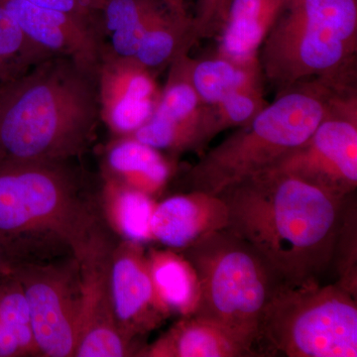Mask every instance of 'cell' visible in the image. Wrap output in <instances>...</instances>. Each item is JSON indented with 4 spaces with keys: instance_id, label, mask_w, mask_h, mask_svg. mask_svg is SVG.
I'll return each mask as SVG.
<instances>
[{
    "instance_id": "1",
    "label": "cell",
    "mask_w": 357,
    "mask_h": 357,
    "mask_svg": "<svg viewBox=\"0 0 357 357\" xmlns=\"http://www.w3.org/2000/svg\"><path fill=\"white\" fill-rule=\"evenodd\" d=\"M232 234L287 282L319 279L332 265L344 199L270 169L218 195Z\"/></svg>"
},
{
    "instance_id": "2",
    "label": "cell",
    "mask_w": 357,
    "mask_h": 357,
    "mask_svg": "<svg viewBox=\"0 0 357 357\" xmlns=\"http://www.w3.org/2000/svg\"><path fill=\"white\" fill-rule=\"evenodd\" d=\"M98 69L55 56L0 83V163L82 156L102 121Z\"/></svg>"
},
{
    "instance_id": "3",
    "label": "cell",
    "mask_w": 357,
    "mask_h": 357,
    "mask_svg": "<svg viewBox=\"0 0 357 357\" xmlns=\"http://www.w3.org/2000/svg\"><path fill=\"white\" fill-rule=\"evenodd\" d=\"M66 162L0 163V241L18 261L39 243H59L77 256L105 225L81 169Z\"/></svg>"
},
{
    "instance_id": "4",
    "label": "cell",
    "mask_w": 357,
    "mask_h": 357,
    "mask_svg": "<svg viewBox=\"0 0 357 357\" xmlns=\"http://www.w3.org/2000/svg\"><path fill=\"white\" fill-rule=\"evenodd\" d=\"M356 91L314 79L277 95L255 119L238 126L190 169L189 191L222 194L230 185L274 168L306 142L338 96Z\"/></svg>"
},
{
    "instance_id": "5",
    "label": "cell",
    "mask_w": 357,
    "mask_h": 357,
    "mask_svg": "<svg viewBox=\"0 0 357 357\" xmlns=\"http://www.w3.org/2000/svg\"><path fill=\"white\" fill-rule=\"evenodd\" d=\"M357 0H286L258 50L277 95L303 82L356 86Z\"/></svg>"
},
{
    "instance_id": "6",
    "label": "cell",
    "mask_w": 357,
    "mask_h": 357,
    "mask_svg": "<svg viewBox=\"0 0 357 357\" xmlns=\"http://www.w3.org/2000/svg\"><path fill=\"white\" fill-rule=\"evenodd\" d=\"M196 270L192 316L234 333L257 351L265 310L284 279L253 246L223 229L180 251Z\"/></svg>"
},
{
    "instance_id": "7",
    "label": "cell",
    "mask_w": 357,
    "mask_h": 357,
    "mask_svg": "<svg viewBox=\"0 0 357 357\" xmlns=\"http://www.w3.org/2000/svg\"><path fill=\"white\" fill-rule=\"evenodd\" d=\"M260 356L356 357L357 300L338 283L284 281L265 310Z\"/></svg>"
},
{
    "instance_id": "8",
    "label": "cell",
    "mask_w": 357,
    "mask_h": 357,
    "mask_svg": "<svg viewBox=\"0 0 357 357\" xmlns=\"http://www.w3.org/2000/svg\"><path fill=\"white\" fill-rule=\"evenodd\" d=\"M11 272L24 291L40 356L75 357L81 332V287L75 256L63 262L17 263Z\"/></svg>"
},
{
    "instance_id": "9",
    "label": "cell",
    "mask_w": 357,
    "mask_h": 357,
    "mask_svg": "<svg viewBox=\"0 0 357 357\" xmlns=\"http://www.w3.org/2000/svg\"><path fill=\"white\" fill-rule=\"evenodd\" d=\"M274 170L344 199L357 188V91L338 96L306 142Z\"/></svg>"
},
{
    "instance_id": "10",
    "label": "cell",
    "mask_w": 357,
    "mask_h": 357,
    "mask_svg": "<svg viewBox=\"0 0 357 357\" xmlns=\"http://www.w3.org/2000/svg\"><path fill=\"white\" fill-rule=\"evenodd\" d=\"M114 248L105 225L75 256L81 287V332L75 357L140 356L144 347L126 337L115 319L110 288Z\"/></svg>"
},
{
    "instance_id": "11",
    "label": "cell",
    "mask_w": 357,
    "mask_h": 357,
    "mask_svg": "<svg viewBox=\"0 0 357 357\" xmlns=\"http://www.w3.org/2000/svg\"><path fill=\"white\" fill-rule=\"evenodd\" d=\"M189 53L169 66L165 86L151 117L131 137L171 153L202 152L218 135L215 112L199 98L190 77Z\"/></svg>"
},
{
    "instance_id": "12",
    "label": "cell",
    "mask_w": 357,
    "mask_h": 357,
    "mask_svg": "<svg viewBox=\"0 0 357 357\" xmlns=\"http://www.w3.org/2000/svg\"><path fill=\"white\" fill-rule=\"evenodd\" d=\"M110 288L117 326L130 340L139 342L172 314L155 288L142 243L123 241L115 244Z\"/></svg>"
},
{
    "instance_id": "13",
    "label": "cell",
    "mask_w": 357,
    "mask_h": 357,
    "mask_svg": "<svg viewBox=\"0 0 357 357\" xmlns=\"http://www.w3.org/2000/svg\"><path fill=\"white\" fill-rule=\"evenodd\" d=\"M23 33L51 57H67L98 69L105 50L98 23L25 0H0Z\"/></svg>"
},
{
    "instance_id": "14",
    "label": "cell",
    "mask_w": 357,
    "mask_h": 357,
    "mask_svg": "<svg viewBox=\"0 0 357 357\" xmlns=\"http://www.w3.org/2000/svg\"><path fill=\"white\" fill-rule=\"evenodd\" d=\"M100 117L119 137L129 136L151 117L160 98L153 72L132 58L105 51L98 69Z\"/></svg>"
},
{
    "instance_id": "15",
    "label": "cell",
    "mask_w": 357,
    "mask_h": 357,
    "mask_svg": "<svg viewBox=\"0 0 357 357\" xmlns=\"http://www.w3.org/2000/svg\"><path fill=\"white\" fill-rule=\"evenodd\" d=\"M229 227V208L220 196L189 191L157 204L151 220L154 241L174 250L190 248Z\"/></svg>"
},
{
    "instance_id": "16",
    "label": "cell",
    "mask_w": 357,
    "mask_h": 357,
    "mask_svg": "<svg viewBox=\"0 0 357 357\" xmlns=\"http://www.w3.org/2000/svg\"><path fill=\"white\" fill-rule=\"evenodd\" d=\"M145 357H252L257 351L223 326L196 316L181 317L153 344Z\"/></svg>"
},
{
    "instance_id": "17",
    "label": "cell",
    "mask_w": 357,
    "mask_h": 357,
    "mask_svg": "<svg viewBox=\"0 0 357 357\" xmlns=\"http://www.w3.org/2000/svg\"><path fill=\"white\" fill-rule=\"evenodd\" d=\"M173 166L160 150L131 136L114 141L105 154V177L153 197L164 189Z\"/></svg>"
},
{
    "instance_id": "18",
    "label": "cell",
    "mask_w": 357,
    "mask_h": 357,
    "mask_svg": "<svg viewBox=\"0 0 357 357\" xmlns=\"http://www.w3.org/2000/svg\"><path fill=\"white\" fill-rule=\"evenodd\" d=\"M286 0H231L218 54L236 61L255 60Z\"/></svg>"
},
{
    "instance_id": "19",
    "label": "cell",
    "mask_w": 357,
    "mask_h": 357,
    "mask_svg": "<svg viewBox=\"0 0 357 357\" xmlns=\"http://www.w3.org/2000/svg\"><path fill=\"white\" fill-rule=\"evenodd\" d=\"M190 77L201 100L211 107L239 91L264 88L258 58L236 61L218 53L199 60L191 58Z\"/></svg>"
},
{
    "instance_id": "20",
    "label": "cell",
    "mask_w": 357,
    "mask_h": 357,
    "mask_svg": "<svg viewBox=\"0 0 357 357\" xmlns=\"http://www.w3.org/2000/svg\"><path fill=\"white\" fill-rule=\"evenodd\" d=\"M165 9L162 0H105L100 14L105 51L133 59L148 27Z\"/></svg>"
},
{
    "instance_id": "21",
    "label": "cell",
    "mask_w": 357,
    "mask_h": 357,
    "mask_svg": "<svg viewBox=\"0 0 357 357\" xmlns=\"http://www.w3.org/2000/svg\"><path fill=\"white\" fill-rule=\"evenodd\" d=\"M100 201L103 220L123 241L142 244L154 241L151 220L157 204L149 195L105 177Z\"/></svg>"
},
{
    "instance_id": "22",
    "label": "cell",
    "mask_w": 357,
    "mask_h": 357,
    "mask_svg": "<svg viewBox=\"0 0 357 357\" xmlns=\"http://www.w3.org/2000/svg\"><path fill=\"white\" fill-rule=\"evenodd\" d=\"M152 280L160 298L172 314L192 316L198 306L199 286L196 270L180 251L152 249L147 253Z\"/></svg>"
},
{
    "instance_id": "23",
    "label": "cell",
    "mask_w": 357,
    "mask_h": 357,
    "mask_svg": "<svg viewBox=\"0 0 357 357\" xmlns=\"http://www.w3.org/2000/svg\"><path fill=\"white\" fill-rule=\"evenodd\" d=\"M192 20H181L168 9L162 11L148 27L134 60L154 73L163 69L196 44Z\"/></svg>"
},
{
    "instance_id": "24",
    "label": "cell",
    "mask_w": 357,
    "mask_h": 357,
    "mask_svg": "<svg viewBox=\"0 0 357 357\" xmlns=\"http://www.w3.org/2000/svg\"><path fill=\"white\" fill-rule=\"evenodd\" d=\"M50 57L33 43L13 16L0 7V83L22 76Z\"/></svg>"
},
{
    "instance_id": "25",
    "label": "cell",
    "mask_w": 357,
    "mask_h": 357,
    "mask_svg": "<svg viewBox=\"0 0 357 357\" xmlns=\"http://www.w3.org/2000/svg\"><path fill=\"white\" fill-rule=\"evenodd\" d=\"M354 195L344 199L332 264L337 270V283L357 298V211Z\"/></svg>"
},
{
    "instance_id": "26",
    "label": "cell",
    "mask_w": 357,
    "mask_h": 357,
    "mask_svg": "<svg viewBox=\"0 0 357 357\" xmlns=\"http://www.w3.org/2000/svg\"><path fill=\"white\" fill-rule=\"evenodd\" d=\"M268 105L264 88L246 89L225 98L211 107L215 112L218 134L227 128L248 123Z\"/></svg>"
},
{
    "instance_id": "27",
    "label": "cell",
    "mask_w": 357,
    "mask_h": 357,
    "mask_svg": "<svg viewBox=\"0 0 357 357\" xmlns=\"http://www.w3.org/2000/svg\"><path fill=\"white\" fill-rule=\"evenodd\" d=\"M231 0H197L192 17L195 40L215 38L222 34Z\"/></svg>"
},
{
    "instance_id": "28",
    "label": "cell",
    "mask_w": 357,
    "mask_h": 357,
    "mask_svg": "<svg viewBox=\"0 0 357 357\" xmlns=\"http://www.w3.org/2000/svg\"><path fill=\"white\" fill-rule=\"evenodd\" d=\"M30 3L46 8L57 9L86 20L93 21L100 25V9L105 0H25Z\"/></svg>"
},
{
    "instance_id": "29",
    "label": "cell",
    "mask_w": 357,
    "mask_h": 357,
    "mask_svg": "<svg viewBox=\"0 0 357 357\" xmlns=\"http://www.w3.org/2000/svg\"><path fill=\"white\" fill-rule=\"evenodd\" d=\"M18 259L6 244L0 241V277L3 276L13 270L14 265L17 264Z\"/></svg>"
},
{
    "instance_id": "30",
    "label": "cell",
    "mask_w": 357,
    "mask_h": 357,
    "mask_svg": "<svg viewBox=\"0 0 357 357\" xmlns=\"http://www.w3.org/2000/svg\"><path fill=\"white\" fill-rule=\"evenodd\" d=\"M166 8L181 20H192L185 8V0H162Z\"/></svg>"
},
{
    "instance_id": "31",
    "label": "cell",
    "mask_w": 357,
    "mask_h": 357,
    "mask_svg": "<svg viewBox=\"0 0 357 357\" xmlns=\"http://www.w3.org/2000/svg\"><path fill=\"white\" fill-rule=\"evenodd\" d=\"M0 105H1V89H0Z\"/></svg>"
}]
</instances>
